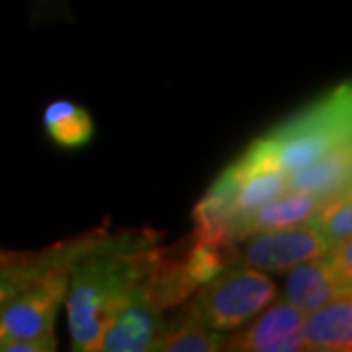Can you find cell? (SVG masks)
Returning <instances> with one entry per match:
<instances>
[{"label": "cell", "instance_id": "cell-8", "mask_svg": "<svg viewBox=\"0 0 352 352\" xmlns=\"http://www.w3.org/2000/svg\"><path fill=\"white\" fill-rule=\"evenodd\" d=\"M141 289V288H139ZM164 333L163 311L135 294L126 307L116 315L106 329L98 351L106 352H147L159 351Z\"/></svg>", "mask_w": 352, "mask_h": 352}, {"label": "cell", "instance_id": "cell-9", "mask_svg": "<svg viewBox=\"0 0 352 352\" xmlns=\"http://www.w3.org/2000/svg\"><path fill=\"white\" fill-rule=\"evenodd\" d=\"M317 206L319 200L311 194L286 190L249 214L231 217L226 223V235L235 243L252 233L303 226L315 214Z\"/></svg>", "mask_w": 352, "mask_h": 352}, {"label": "cell", "instance_id": "cell-5", "mask_svg": "<svg viewBox=\"0 0 352 352\" xmlns=\"http://www.w3.org/2000/svg\"><path fill=\"white\" fill-rule=\"evenodd\" d=\"M327 243L309 223L252 233L233 243V261L256 270L284 272L327 251Z\"/></svg>", "mask_w": 352, "mask_h": 352}, {"label": "cell", "instance_id": "cell-10", "mask_svg": "<svg viewBox=\"0 0 352 352\" xmlns=\"http://www.w3.org/2000/svg\"><path fill=\"white\" fill-rule=\"evenodd\" d=\"M351 282H344L333 270L323 252L314 261H305L289 268L284 284V298L302 311H314L337 298L351 296Z\"/></svg>", "mask_w": 352, "mask_h": 352}, {"label": "cell", "instance_id": "cell-16", "mask_svg": "<svg viewBox=\"0 0 352 352\" xmlns=\"http://www.w3.org/2000/svg\"><path fill=\"white\" fill-rule=\"evenodd\" d=\"M352 190H344L333 198L319 201L315 214L309 217V226H314L327 247H335L344 239H351L352 233Z\"/></svg>", "mask_w": 352, "mask_h": 352}, {"label": "cell", "instance_id": "cell-14", "mask_svg": "<svg viewBox=\"0 0 352 352\" xmlns=\"http://www.w3.org/2000/svg\"><path fill=\"white\" fill-rule=\"evenodd\" d=\"M226 335L206 327L182 307L170 319H164L163 339L159 342V351L163 352H215L221 351Z\"/></svg>", "mask_w": 352, "mask_h": 352}, {"label": "cell", "instance_id": "cell-17", "mask_svg": "<svg viewBox=\"0 0 352 352\" xmlns=\"http://www.w3.org/2000/svg\"><path fill=\"white\" fill-rule=\"evenodd\" d=\"M57 337L55 333H47L38 339L12 340L0 346V352H53L57 351Z\"/></svg>", "mask_w": 352, "mask_h": 352}, {"label": "cell", "instance_id": "cell-2", "mask_svg": "<svg viewBox=\"0 0 352 352\" xmlns=\"http://www.w3.org/2000/svg\"><path fill=\"white\" fill-rule=\"evenodd\" d=\"M352 88L340 82L261 135L274 163L286 175L321 155L351 145Z\"/></svg>", "mask_w": 352, "mask_h": 352}, {"label": "cell", "instance_id": "cell-3", "mask_svg": "<svg viewBox=\"0 0 352 352\" xmlns=\"http://www.w3.org/2000/svg\"><path fill=\"white\" fill-rule=\"evenodd\" d=\"M276 294V282L263 270L233 263L204 284L184 307L206 327L233 333L266 309Z\"/></svg>", "mask_w": 352, "mask_h": 352}, {"label": "cell", "instance_id": "cell-12", "mask_svg": "<svg viewBox=\"0 0 352 352\" xmlns=\"http://www.w3.org/2000/svg\"><path fill=\"white\" fill-rule=\"evenodd\" d=\"M305 351H352V300L342 296L303 317L300 327Z\"/></svg>", "mask_w": 352, "mask_h": 352}, {"label": "cell", "instance_id": "cell-1", "mask_svg": "<svg viewBox=\"0 0 352 352\" xmlns=\"http://www.w3.org/2000/svg\"><path fill=\"white\" fill-rule=\"evenodd\" d=\"M159 251L155 233H108L71 264L65 307L73 351H98L106 329L138 294Z\"/></svg>", "mask_w": 352, "mask_h": 352}, {"label": "cell", "instance_id": "cell-13", "mask_svg": "<svg viewBox=\"0 0 352 352\" xmlns=\"http://www.w3.org/2000/svg\"><path fill=\"white\" fill-rule=\"evenodd\" d=\"M43 129L51 143L65 151L87 147L96 133L90 112L71 100L51 102L43 112Z\"/></svg>", "mask_w": 352, "mask_h": 352}, {"label": "cell", "instance_id": "cell-6", "mask_svg": "<svg viewBox=\"0 0 352 352\" xmlns=\"http://www.w3.org/2000/svg\"><path fill=\"white\" fill-rule=\"evenodd\" d=\"M108 231L94 229L85 235L55 243L41 251L0 249V305L12 300L55 266H71L85 252L94 249Z\"/></svg>", "mask_w": 352, "mask_h": 352}, {"label": "cell", "instance_id": "cell-11", "mask_svg": "<svg viewBox=\"0 0 352 352\" xmlns=\"http://www.w3.org/2000/svg\"><path fill=\"white\" fill-rule=\"evenodd\" d=\"M352 178V143L342 145L307 163L302 168L288 175V186L292 192L311 194L319 201L333 198L344 190H351Z\"/></svg>", "mask_w": 352, "mask_h": 352}, {"label": "cell", "instance_id": "cell-15", "mask_svg": "<svg viewBox=\"0 0 352 352\" xmlns=\"http://www.w3.org/2000/svg\"><path fill=\"white\" fill-rule=\"evenodd\" d=\"M231 173L237 178V186L233 194V214L237 217L241 214H249L252 210L261 208L263 204L286 192L288 186V175L280 168H258L252 173H241L235 164H227ZM229 217V219H231Z\"/></svg>", "mask_w": 352, "mask_h": 352}, {"label": "cell", "instance_id": "cell-7", "mask_svg": "<svg viewBox=\"0 0 352 352\" xmlns=\"http://www.w3.org/2000/svg\"><path fill=\"white\" fill-rule=\"evenodd\" d=\"M303 311L289 302H278L249 321V327L226 337L221 351L235 352H302L305 351L300 327Z\"/></svg>", "mask_w": 352, "mask_h": 352}, {"label": "cell", "instance_id": "cell-4", "mask_svg": "<svg viewBox=\"0 0 352 352\" xmlns=\"http://www.w3.org/2000/svg\"><path fill=\"white\" fill-rule=\"evenodd\" d=\"M69 268H51L32 286L0 305V346L55 333V321L69 284Z\"/></svg>", "mask_w": 352, "mask_h": 352}]
</instances>
